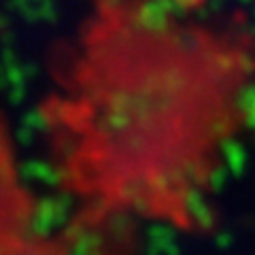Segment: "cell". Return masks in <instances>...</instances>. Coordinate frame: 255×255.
Segmentation results:
<instances>
[{
	"mask_svg": "<svg viewBox=\"0 0 255 255\" xmlns=\"http://www.w3.org/2000/svg\"><path fill=\"white\" fill-rule=\"evenodd\" d=\"M0 255H70V249L64 236H38L26 230L0 238Z\"/></svg>",
	"mask_w": 255,
	"mask_h": 255,
	"instance_id": "cell-3",
	"label": "cell"
},
{
	"mask_svg": "<svg viewBox=\"0 0 255 255\" xmlns=\"http://www.w3.org/2000/svg\"><path fill=\"white\" fill-rule=\"evenodd\" d=\"M34 217V198L21 181L9 130L0 117V238L26 232Z\"/></svg>",
	"mask_w": 255,
	"mask_h": 255,
	"instance_id": "cell-2",
	"label": "cell"
},
{
	"mask_svg": "<svg viewBox=\"0 0 255 255\" xmlns=\"http://www.w3.org/2000/svg\"><path fill=\"white\" fill-rule=\"evenodd\" d=\"M255 47L162 0H96L45 107L64 189L94 215L194 228L249 115Z\"/></svg>",
	"mask_w": 255,
	"mask_h": 255,
	"instance_id": "cell-1",
	"label": "cell"
}]
</instances>
